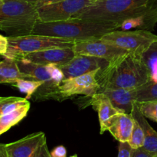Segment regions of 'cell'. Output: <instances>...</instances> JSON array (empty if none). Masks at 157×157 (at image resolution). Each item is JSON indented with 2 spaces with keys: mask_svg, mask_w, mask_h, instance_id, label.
Listing matches in <instances>:
<instances>
[{
  "mask_svg": "<svg viewBox=\"0 0 157 157\" xmlns=\"http://www.w3.org/2000/svg\"><path fill=\"white\" fill-rule=\"evenodd\" d=\"M50 153L51 157H67V150L64 146L56 147Z\"/></svg>",
  "mask_w": 157,
  "mask_h": 157,
  "instance_id": "cell-29",
  "label": "cell"
},
{
  "mask_svg": "<svg viewBox=\"0 0 157 157\" xmlns=\"http://www.w3.org/2000/svg\"><path fill=\"white\" fill-rule=\"evenodd\" d=\"M136 102H157V82L150 81L136 88Z\"/></svg>",
  "mask_w": 157,
  "mask_h": 157,
  "instance_id": "cell-21",
  "label": "cell"
},
{
  "mask_svg": "<svg viewBox=\"0 0 157 157\" xmlns=\"http://www.w3.org/2000/svg\"><path fill=\"white\" fill-rule=\"evenodd\" d=\"M97 79L100 85L99 90L136 89L150 81V75L144 58L130 52L98 72Z\"/></svg>",
  "mask_w": 157,
  "mask_h": 157,
  "instance_id": "cell-1",
  "label": "cell"
},
{
  "mask_svg": "<svg viewBox=\"0 0 157 157\" xmlns=\"http://www.w3.org/2000/svg\"><path fill=\"white\" fill-rule=\"evenodd\" d=\"M133 124L134 119L132 114L119 113L110 122L107 131L119 142H129Z\"/></svg>",
  "mask_w": 157,
  "mask_h": 157,
  "instance_id": "cell-16",
  "label": "cell"
},
{
  "mask_svg": "<svg viewBox=\"0 0 157 157\" xmlns=\"http://www.w3.org/2000/svg\"><path fill=\"white\" fill-rule=\"evenodd\" d=\"M38 21L35 3L18 0H5L0 6V31L7 37L32 35Z\"/></svg>",
  "mask_w": 157,
  "mask_h": 157,
  "instance_id": "cell-4",
  "label": "cell"
},
{
  "mask_svg": "<svg viewBox=\"0 0 157 157\" xmlns=\"http://www.w3.org/2000/svg\"><path fill=\"white\" fill-rule=\"evenodd\" d=\"M29 109H30V103L8 114L0 116V129L2 133H4L11 127L19 123L23 118L25 117Z\"/></svg>",
  "mask_w": 157,
  "mask_h": 157,
  "instance_id": "cell-20",
  "label": "cell"
},
{
  "mask_svg": "<svg viewBox=\"0 0 157 157\" xmlns=\"http://www.w3.org/2000/svg\"><path fill=\"white\" fill-rule=\"evenodd\" d=\"M76 55H86L103 58L113 64L130 52L101 39L76 41L73 47Z\"/></svg>",
  "mask_w": 157,
  "mask_h": 157,
  "instance_id": "cell-10",
  "label": "cell"
},
{
  "mask_svg": "<svg viewBox=\"0 0 157 157\" xmlns=\"http://www.w3.org/2000/svg\"><path fill=\"white\" fill-rule=\"evenodd\" d=\"M132 116L141 126L144 132V144L143 147L150 153L157 156V132L151 127L147 118L140 110L137 103L133 105Z\"/></svg>",
  "mask_w": 157,
  "mask_h": 157,
  "instance_id": "cell-18",
  "label": "cell"
},
{
  "mask_svg": "<svg viewBox=\"0 0 157 157\" xmlns=\"http://www.w3.org/2000/svg\"><path fill=\"white\" fill-rule=\"evenodd\" d=\"M5 1V0H4ZM18 1H27V2H37V0H18Z\"/></svg>",
  "mask_w": 157,
  "mask_h": 157,
  "instance_id": "cell-33",
  "label": "cell"
},
{
  "mask_svg": "<svg viewBox=\"0 0 157 157\" xmlns=\"http://www.w3.org/2000/svg\"><path fill=\"white\" fill-rule=\"evenodd\" d=\"M12 98V97H6V98H0V116H1V112H2V108L3 106L9 101V100Z\"/></svg>",
  "mask_w": 157,
  "mask_h": 157,
  "instance_id": "cell-32",
  "label": "cell"
},
{
  "mask_svg": "<svg viewBox=\"0 0 157 157\" xmlns=\"http://www.w3.org/2000/svg\"><path fill=\"white\" fill-rule=\"evenodd\" d=\"M0 98H1V97H0Z\"/></svg>",
  "mask_w": 157,
  "mask_h": 157,
  "instance_id": "cell-38",
  "label": "cell"
},
{
  "mask_svg": "<svg viewBox=\"0 0 157 157\" xmlns=\"http://www.w3.org/2000/svg\"><path fill=\"white\" fill-rule=\"evenodd\" d=\"M44 83L40 81L28 79H19L12 84L14 87H17L22 93L26 94V99H29L34 95V94L38 90V89L43 85Z\"/></svg>",
  "mask_w": 157,
  "mask_h": 157,
  "instance_id": "cell-23",
  "label": "cell"
},
{
  "mask_svg": "<svg viewBox=\"0 0 157 157\" xmlns=\"http://www.w3.org/2000/svg\"><path fill=\"white\" fill-rule=\"evenodd\" d=\"M75 55L73 48H55L30 53L20 59L38 64H55L60 67L67 64Z\"/></svg>",
  "mask_w": 157,
  "mask_h": 157,
  "instance_id": "cell-13",
  "label": "cell"
},
{
  "mask_svg": "<svg viewBox=\"0 0 157 157\" xmlns=\"http://www.w3.org/2000/svg\"><path fill=\"white\" fill-rule=\"evenodd\" d=\"M157 0H98L75 18L102 21L119 26L126 20L143 15Z\"/></svg>",
  "mask_w": 157,
  "mask_h": 157,
  "instance_id": "cell-2",
  "label": "cell"
},
{
  "mask_svg": "<svg viewBox=\"0 0 157 157\" xmlns=\"http://www.w3.org/2000/svg\"><path fill=\"white\" fill-rule=\"evenodd\" d=\"M134 119V118H133ZM144 132L139 123L134 119L133 130H132L131 136L129 140V144L133 149H138L143 147L144 144Z\"/></svg>",
  "mask_w": 157,
  "mask_h": 157,
  "instance_id": "cell-24",
  "label": "cell"
},
{
  "mask_svg": "<svg viewBox=\"0 0 157 157\" xmlns=\"http://www.w3.org/2000/svg\"><path fill=\"white\" fill-rule=\"evenodd\" d=\"M98 92L105 94L121 113H132L136 103V89H103Z\"/></svg>",
  "mask_w": 157,
  "mask_h": 157,
  "instance_id": "cell-15",
  "label": "cell"
},
{
  "mask_svg": "<svg viewBox=\"0 0 157 157\" xmlns=\"http://www.w3.org/2000/svg\"><path fill=\"white\" fill-rule=\"evenodd\" d=\"M45 141L43 132L31 133L15 142L5 144L6 157H35L40 146Z\"/></svg>",
  "mask_w": 157,
  "mask_h": 157,
  "instance_id": "cell-12",
  "label": "cell"
},
{
  "mask_svg": "<svg viewBox=\"0 0 157 157\" xmlns=\"http://www.w3.org/2000/svg\"><path fill=\"white\" fill-rule=\"evenodd\" d=\"M94 2V0H64L42 6L37 8L38 21L55 22L75 18Z\"/></svg>",
  "mask_w": 157,
  "mask_h": 157,
  "instance_id": "cell-8",
  "label": "cell"
},
{
  "mask_svg": "<svg viewBox=\"0 0 157 157\" xmlns=\"http://www.w3.org/2000/svg\"><path fill=\"white\" fill-rule=\"evenodd\" d=\"M19 79L35 80L32 76L20 71L15 60L5 58L0 61V84H13Z\"/></svg>",
  "mask_w": 157,
  "mask_h": 157,
  "instance_id": "cell-19",
  "label": "cell"
},
{
  "mask_svg": "<svg viewBox=\"0 0 157 157\" xmlns=\"http://www.w3.org/2000/svg\"><path fill=\"white\" fill-rule=\"evenodd\" d=\"M20 71L25 75H30L36 81L44 83L34 94L35 98L58 100V89L64 76L61 68L55 64H38L24 59L17 60Z\"/></svg>",
  "mask_w": 157,
  "mask_h": 157,
  "instance_id": "cell-6",
  "label": "cell"
},
{
  "mask_svg": "<svg viewBox=\"0 0 157 157\" xmlns=\"http://www.w3.org/2000/svg\"><path fill=\"white\" fill-rule=\"evenodd\" d=\"M110 64L108 61L95 56L76 55L67 64L60 66L64 79L81 76L94 71H101L107 68Z\"/></svg>",
  "mask_w": 157,
  "mask_h": 157,
  "instance_id": "cell-11",
  "label": "cell"
},
{
  "mask_svg": "<svg viewBox=\"0 0 157 157\" xmlns=\"http://www.w3.org/2000/svg\"><path fill=\"white\" fill-rule=\"evenodd\" d=\"M90 98V104L98 113L101 133L103 134L104 132L107 131L109 124L112 119L121 112L113 105L110 99L103 93L98 92Z\"/></svg>",
  "mask_w": 157,
  "mask_h": 157,
  "instance_id": "cell-14",
  "label": "cell"
},
{
  "mask_svg": "<svg viewBox=\"0 0 157 157\" xmlns=\"http://www.w3.org/2000/svg\"><path fill=\"white\" fill-rule=\"evenodd\" d=\"M157 24V3L152 9L147 11L143 15L136 18H130L123 21L118 26V29L121 30H147L152 31L154 29Z\"/></svg>",
  "mask_w": 157,
  "mask_h": 157,
  "instance_id": "cell-17",
  "label": "cell"
},
{
  "mask_svg": "<svg viewBox=\"0 0 157 157\" xmlns=\"http://www.w3.org/2000/svg\"><path fill=\"white\" fill-rule=\"evenodd\" d=\"M62 1H64V0H37V2H35V5L37 8H38L42 6H45V5L53 4V3H57Z\"/></svg>",
  "mask_w": 157,
  "mask_h": 157,
  "instance_id": "cell-31",
  "label": "cell"
},
{
  "mask_svg": "<svg viewBox=\"0 0 157 157\" xmlns=\"http://www.w3.org/2000/svg\"><path fill=\"white\" fill-rule=\"evenodd\" d=\"M3 2H4V0H0V6H1V5H2Z\"/></svg>",
  "mask_w": 157,
  "mask_h": 157,
  "instance_id": "cell-34",
  "label": "cell"
},
{
  "mask_svg": "<svg viewBox=\"0 0 157 157\" xmlns=\"http://www.w3.org/2000/svg\"><path fill=\"white\" fill-rule=\"evenodd\" d=\"M94 1H98V0H94Z\"/></svg>",
  "mask_w": 157,
  "mask_h": 157,
  "instance_id": "cell-37",
  "label": "cell"
},
{
  "mask_svg": "<svg viewBox=\"0 0 157 157\" xmlns=\"http://www.w3.org/2000/svg\"><path fill=\"white\" fill-rule=\"evenodd\" d=\"M131 157H157L156 155L146 150L144 147L133 149Z\"/></svg>",
  "mask_w": 157,
  "mask_h": 157,
  "instance_id": "cell-27",
  "label": "cell"
},
{
  "mask_svg": "<svg viewBox=\"0 0 157 157\" xmlns=\"http://www.w3.org/2000/svg\"><path fill=\"white\" fill-rule=\"evenodd\" d=\"M133 150L128 142H120L117 157H131Z\"/></svg>",
  "mask_w": 157,
  "mask_h": 157,
  "instance_id": "cell-26",
  "label": "cell"
},
{
  "mask_svg": "<svg viewBox=\"0 0 157 157\" xmlns=\"http://www.w3.org/2000/svg\"><path fill=\"white\" fill-rule=\"evenodd\" d=\"M35 157H51V153L48 148L47 141L43 143L35 153Z\"/></svg>",
  "mask_w": 157,
  "mask_h": 157,
  "instance_id": "cell-28",
  "label": "cell"
},
{
  "mask_svg": "<svg viewBox=\"0 0 157 157\" xmlns=\"http://www.w3.org/2000/svg\"><path fill=\"white\" fill-rule=\"evenodd\" d=\"M117 29V26L110 23L73 18L55 22L38 21L32 34L81 41L100 39L105 34Z\"/></svg>",
  "mask_w": 157,
  "mask_h": 157,
  "instance_id": "cell-3",
  "label": "cell"
},
{
  "mask_svg": "<svg viewBox=\"0 0 157 157\" xmlns=\"http://www.w3.org/2000/svg\"><path fill=\"white\" fill-rule=\"evenodd\" d=\"M8 46H9L8 37L0 35V55L3 57L5 56V55L7 52Z\"/></svg>",
  "mask_w": 157,
  "mask_h": 157,
  "instance_id": "cell-30",
  "label": "cell"
},
{
  "mask_svg": "<svg viewBox=\"0 0 157 157\" xmlns=\"http://www.w3.org/2000/svg\"><path fill=\"white\" fill-rule=\"evenodd\" d=\"M1 134H2V132H1V129H0V135Z\"/></svg>",
  "mask_w": 157,
  "mask_h": 157,
  "instance_id": "cell-36",
  "label": "cell"
},
{
  "mask_svg": "<svg viewBox=\"0 0 157 157\" xmlns=\"http://www.w3.org/2000/svg\"><path fill=\"white\" fill-rule=\"evenodd\" d=\"M137 104L140 110L146 118L157 123V102L137 103Z\"/></svg>",
  "mask_w": 157,
  "mask_h": 157,
  "instance_id": "cell-25",
  "label": "cell"
},
{
  "mask_svg": "<svg viewBox=\"0 0 157 157\" xmlns=\"http://www.w3.org/2000/svg\"><path fill=\"white\" fill-rule=\"evenodd\" d=\"M99 71H94L81 76L63 80L58 89V100L62 101L75 95H84L91 98L100 89L97 79V75Z\"/></svg>",
  "mask_w": 157,
  "mask_h": 157,
  "instance_id": "cell-9",
  "label": "cell"
},
{
  "mask_svg": "<svg viewBox=\"0 0 157 157\" xmlns=\"http://www.w3.org/2000/svg\"><path fill=\"white\" fill-rule=\"evenodd\" d=\"M9 46L5 58L18 60L33 52L55 48H73L77 41L41 35L8 37Z\"/></svg>",
  "mask_w": 157,
  "mask_h": 157,
  "instance_id": "cell-5",
  "label": "cell"
},
{
  "mask_svg": "<svg viewBox=\"0 0 157 157\" xmlns=\"http://www.w3.org/2000/svg\"><path fill=\"white\" fill-rule=\"evenodd\" d=\"M143 58L150 71V81L157 82V41L150 46Z\"/></svg>",
  "mask_w": 157,
  "mask_h": 157,
  "instance_id": "cell-22",
  "label": "cell"
},
{
  "mask_svg": "<svg viewBox=\"0 0 157 157\" xmlns=\"http://www.w3.org/2000/svg\"><path fill=\"white\" fill-rule=\"evenodd\" d=\"M100 39L143 57L150 46L157 41V35L147 30L117 29L105 34Z\"/></svg>",
  "mask_w": 157,
  "mask_h": 157,
  "instance_id": "cell-7",
  "label": "cell"
},
{
  "mask_svg": "<svg viewBox=\"0 0 157 157\" xmlns=\"http://www.w3.org/2000/svg\"><path fill=\"white\" fill-rule=\"evenodd\" d=\"M71 157H78V156H77V155L75 154V155H74V156H71Z\"/></svg>",
  "mask_w": 157,
  "mask_h": 157,
  "instance_id": "cell-35",
  "label": "cell"
}]
</instances>
